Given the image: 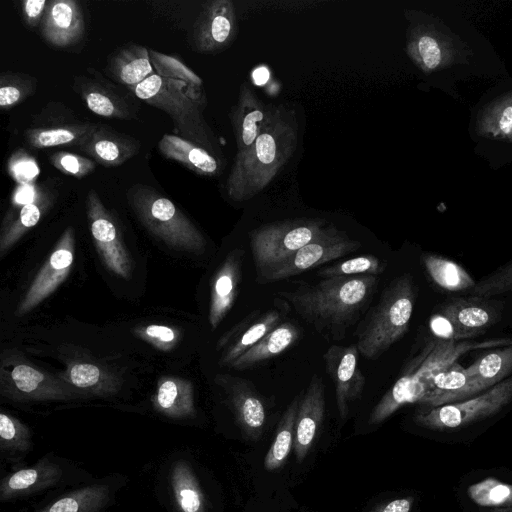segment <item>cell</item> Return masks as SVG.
I'll return each mask as SVG.
<instances>
[{"label": "cell", "instance_id": "1", "mask_svg": "<svg viewBox=\"0 0 512 512\" xmlns=\"http://www.w3.org/2000/svg\"><path fill=\"white\" fill-rule=\"evenodd\" d=\"M377 284L375 275L324 278L280 295L317 332L341 339L368 307Z\"/></svg>", "mask_w": 512, "mask_h": 512}, {"label": "cell", "instance_id": "2", "mask_svg": "<svg viewBox=\"0 0 512 512\" xmlns=\"http://www.w3.org/2000/svg\"><path fill=\"white\" fill-rule=\"evenodd\" d=\"M296 126L275 109L255 142L238 152L227 180V194L236 201L245 200L267 185L293 153Z\"/></svg>", "mask_w": 512, "mask_h": 512}, {"label": "cell", "instance_id": "3", "mask_svg": "<svg viewBox=\"0 0 512 512\" xmlns=\"http://www.w3.org/2000/svg\"><path fill=\"white\" fill-rule=\"evenodd\" d=\"M512 344V339L497 338L481 342L440 340L418 358L384 394L369 416V424H378L391 416L401 406L419 403L431 379L448 369L469 351L481 348L504 347Z\"/></svg>", "mask_w": 512, "mask_h": 512}, {"label": "cell", "instance_id": "4", "mask_svg": "<svg viewBox=\"0 0 512 512\" xmlns=\"http://www.w3.org/2000/svg\"><path fill=\"white\" fill-rule=\"evenodd\" d=\"M415 299L416 286L408 273L394 278L383 289L357 329L356 345L361 356L375 360L405 335Z\"/></svg>", "mask_w": 512, "mask_h": 512}, {"label": "cell", "instance_id": "5", "mask_svg": "<svg viewBox=\"0 0 512 512\" xmlns=\"http://www.w3.org/2000/svg\"><path fill=\"white\" fill-rule=\"evenodd\" d=\"M129 89L137 98L167 113L181 137L215 152L203 117L205 101L200 88L154 73Z\"/></svg>", "mask_w": 512, "mask_h": 512}, {"label": "cell", "instance_id": "6", "mask_svg": "<svg viewBox=\"0 0 512 512\" xmlns=\"http://www.w3.org/2000/svg\"><path fill=\"white\" fill-rule=\"evenodd\" d=\"M127 198L141 223L166 245L203 252L206 241L202 233L169 198L143 185L131 187Z\"/></svg>", "mask_w": 512, "mask_h": 512}, {"label": "cell", "instance_id": "7", "mask_svg": "<svg viewBox=\"0 0 512 512\" xmlns=\"http://www.w3.org/2000/svg\"><path fill=\"white\" fill-rule=\"evenodd\" d=\"M92 479L79 465L47 453L32 465L19 466L2 477L0 502L23 500L52 489L76 487Z\"/></svg>", "mask_w": 512, "mask_h": 512}, {"label": "cell", "instance_id": "8", "mask_svg": "<svg viewBox=\"0 0 512 512\" xmlns=\"http://www.w3.org/2000/svg\"><path fill=\"white\" fill-rule=\"evenodd\" d=\"M157 497L166 512H209L210 501L188 454L170 455L158 471Z\"/></svg>", "mask_w": 512, "mask_h": 512}, {"label": "cell", "instance_id": "9", "mask_svg": "<svg viewBox=\"0 0 512 512\" xmlns=\"http://www.w3.org/2000/svg\"><path fill=\"white\" fill-rule=\"evenodd\" d=\"M512 401V376L470 399L417 413L414 421L432 430L456 429L498 413Z\"/></svg>", "mask_w": 512, "mask_h": 512}, {"label": "cell", "instance_id": "10", "mask_svg": "<svg viewBox=\"0 0 512 512\" xmlns=\"http://www.w3.org/2000/svg\"><path fill=\"white\" fill-rule=\"evenodd\" d=\"M326 230L317 221L277 223L255 230L250 236V248L257 274L291 256Z\"/></svg>", "mask_w": 512, "mask_h": 512}, {"label": "cell", "instance_id": "11", "mask_svg": "<svg viewBox=\"0 0 512 512\" xmlns=\"http://www.w3.org/2000/svg\"><path fill=\"white\" fill-rule=\"evenodd\" d=\"M360 245V242L345 237L334 228H327L310 243L258 276L265 281H277L296 276L306 270L342 258L357 250Z\"/></svg>", "mask_w": 512, "mask_h": 512}, {"label": "cell", "instance_id": "12", "mask_svg": "<svg viewBox=\"0 0 512 512\" xmlns=\"http://www.w3.org/2000/svg\"><path fill=\"white\" fill-rule=\"evenodd\" d=\"M1 392L15 401L68 400L77 396V390L66 381H61L18 362L1 367Z\"/></svg>", "mask_w": 512, "mask_h": 512}, {"label": "cell", "instance_id": "13", "mask_svg": "<svg viewBox=\"0 0 512 512\" xmlns=\"http://www.w3.org/2000/svg\"><path fill=\"white\" fill-rule=\"evenodd\" d=\"M86 212L92 238L103 263L117 276L129 279L131 257L113 216L93 189L87 194Z\"/></svg>", "mask_w": 512, "mask_h": 512}, {"label": "cell", "instance_id": "14", "mask_svg": "<svg viewBox=\"0 0 512 512\" xmlns=\"http://www.w3.org/2000/svg\"><path fill=\"white\" fill-rule=\"evenodd\" d=\"M126 476L113 473L73 487L35 512H114Z\"/></svg>", "mask_w": 512, "mask_h": 512}, {"label": "cell", "instance_id": "15", "mask_svg": "<svg viewBox=\"0 0 512 512\" xmlns=\"http://www.w3.org/2000/svg\"><path fill=\"white\" fill-rule=\"evenodd\" d=\"M74 248V230L68 227L22 298L16 311L17 316L33 310L67 278L74 262Z\"/></svg>", "mask_w": 512, "mask_h": 512}, {"label": "cell", "instance_id": "16", "mask_svg": "<svg viewBox=\"0 0 512 512\" xmlns=\"http://www.w3.org/2000/svg\"><path fill=\"white\" fill-rule=\"evenodd\" d=\"M215 382L224 390L228 406L243 437L258 441L263 434L266 410L254 384L231 375H218Z\"/></svg>", "mask_w": 512, "mask_h": 512}, {"label": "cell", "instance_id": "17", "mask_svg": "<svg viewBox=\"0 0 512 512\" xmlns=\"http://www.w3.org/2000/svg\"><path fill=\"white\" fill-rule=\"evenodd\" d=\"M408 51L424 71L432 72L448 67L465 56L455 36L437 24H421L412 32Z\"/></svg>", "mask_w": 512, "mask_h": 512}, {"label": "cell", "instance_id": "18", "mask_svg": "<svg viewBox=\"0 0 512 512\" xmlns=\"http://www.w3.org/2000/svg\"><path fill=\"white\" fill-rule=\"evenodd\" d=\"M359 350L355 344L332 345L323 354L325 370L335 385L339 415L345 418L349 404L357 400L365 386V377L358 366Z\"/></svg>", "mask_w": 512, "mask_h": 512}, {"label": "cell", "instance_id": "19", "mask_svg": "<svg viewBox=\"0 0 512 512\" xmlns=\"http://www.w3.org/2000/svg\"><path fill=\"white\" fill-rule=\"evenodd\" d=\"M40 32L50 45L67 48L79 43L85 33L84 14L76 0L48 2L40 24Z\"/></svg>", "mask_w": 512, "mask_h": 512}, {"label": "cell", "instance_id": "20", "mask_svg": "<svg viewBox=\"0 0 512 512\" xmlns=\"http://www.w3.org/2000/svg\"><path fill=\"white\" fill-rule=\"evenodd\" d=\"M280 321L281 313L276 309L251 312L219 341L223 349L219 364L231 367L242 354L279 325Z\"/></svg>", "mask_w": 512, "mask_h": 512}, {"label": "cell", "instance_id": "21", "mask_svg": "<svg viewBox=\"0 0 512 512\" xmlns=\"http://www.w3.org/2000/svg\"><path fill=\"white\" fill-rule=\"evenodd\" d=\"M324 384L318 374H313L299 401L295 423L293 452L297 462H302L312 448L325 415Z\"/></svg>", "mask_w": 512, "mask_h": 512}, {"label": "cell", "instance_id": "22", "mask_svg": "<svg viewBox=\"0 0 512 512\" xmlns=\"http://www.w3.org/2000/svg\"><path fill=\"white\" fill-rule=\"evenodd\" d=\"M234 10L227 0L207 2L194 26L193 40L200 52H212L224 48L232 39Z\"/></svg>", "mask_w": 512, "mask_h": 512}, {"label": "cell", "instance_id": "23", "mask_svg": "<svg viewBox=\"0 0 512 512\" xmlns=\"http://www.w3.org/2000/svg\"><path fill=\"white\" fill-rule=\"evenodd\" d=\"M439 312L452 323L459 341L479 335L500 319L495 306L476 296L452 299Z\"/></svg>", "mask_w": 512, "mask_h": 512}, {"label": "cell", "instance_id": "24", "mask_svg": "<svg viewBox=\"0 0 512 512\" xmlns=\"http://www.w3.org/2000/svg\"><path fill=\"white\" fill-rule=\"evenodd\" d=\"M484 391L458 363L434 376L419 402L429 408L461 402Z\"/></svg>", "mask_w": 512, "mask_h": 512}, {"label": "cell", "instance_id": "25", "mask_svg": "<svg viewBox=\"0 0 512 512\" xmlns=\"http://www.w3.org/2000/svg\"><path fill=\"white\" fill-rule=\"evenodd\" d=\"M243 251L235 249L227 255L216 272L211 287L209 322L215 329L232 308L241 280Z\"/></svg>", "mask_w": 512, "mask_h": 512}, {"label": "cell", "instance_id": "26", "mask_svg": "<svg viewBox=\"0 0 512 512\" xmlns=\"http://www.w3.org/2000/svg\"><path fill=\"white\" fill-rule=\"evenodd\" d=\"M139 148L140 144L136 139L99 124L80 147L93 160L104 166L123 164L136 155Z\"/></svg>", "mask_w": 512, "mask_h": 512}, {"label": "cell", "instance_id": "27", "mask_svg": "<svg viewBox=\"0 0 512 512\" xmlns=\"http://www.w3.org/2000/svg\"><path fill=\"white\" fill-rule=\"evenodd\" d=\"M73 89L80 95L88 109L96 115L119 119L134 116L133 106L102 80L79 76L74 80Z\"/></svg>", "mask_w": 512, "mask_h": 512}, {"label": "cell", "instance_id": "28", "mask_svg": "<svg viewBox=\"0 0 512 512\" xmlns=\"http://www.w3.org/2000/svg\"><path fill=\"white\" fill-rule=\"evenodd\" d=\"M152 403L157 412L171 419H192L197 414L193 384L187 379L160 378Z\"/></svg>", "mask_w": 512, "mask_h": 512}, {"label": "cell", "instance_id": "29", "mask_svg": "<svg viewBox=\"0 0 512 512\" xmlns=\"http://www.w3.org/2000/svg\"><path fill=\"white\" fill-rule=\"evenodd\" d=\"M54 199L55 195L52 191L39 189L32 201L20 206L17 212L11 211L7 214L0 234L1 257L39 222L43 214L52 206Z\"/></svg>", "mask_w": 512, "mask_h": 512}, {"label": "cell", "instance_id": "30", "mask_svg": "<svg viewBox=\"0 0 512 512\" xmlns=\"http://www.w3.org/2000/svg\"><path fill=\"white\" fill-rule=\"evenodd\" d=\"M274 112L275 110L265 107L256 99L254 93L244 86L232 118L238 152L247 149L255 142Z\"/></svg>", "mask_w": 512, "mask_h": 512}, {"label": "cell", "instance_id": "31", "mask_svg": "<svg viewBox=\"0 0 512 512\" xmlns=\"http://www.w3.org/2000/svg\"><path fill=\"white\" fill-rule=\"evenodd\" d=\"M160 153L199 175H215L219 171L217 159L205 148L179 135L165 134L158 143Z\"/></svg>", "mask_w": 512, "mask_h": 512}, {"label": "cell", "instance_id": "32", "mask_svg": "<svg viewBox=\"0 0 512 512\" xmlns=\"http://www.w3.org/2000/svg\"><path fill=\"white\" fill-rule=\"evenodd\" d=\"M107 71L114 80L128 88L138 85L155 73L149 50L137 44L118 50L108 61Z\"/></svg>", "mask_w": 512, "mask_h": 512}, {"label": "cell", "instance_id": "33", "mask_svg": "<svg viewBox=\"0 0 512 512\" xmlns=\"http://www.w3.org/2000/svg\"><path fill=\"white\" fill-rule=\"evenodd\" d=\"M97 125L90 122H74L37 126L27 129L24 136L28 145L35 149L55 146H77L80 148Z\"/></svg>", "mask_w": 512, "mask_h": 512}, {"label": "cell", "instance_id": "34", "mask_svg": "<svg viewBox=\"0 0 512 512\" xmlns=\"http://www.w3.org/2000/svg\"><path fill=\"white\" fill-rule=\"evenodd\" d=\"M299 336V330L294 323L281 322L242 354L231 367L243 370L259 365L287 350L298 340Z\"/></svg>", "mask_w": 512, "mask_h": 512}, {"label": "cell", "instance_id": "35", "mask_svg": "<svg viewBox=\"0 0 512 512\" xmlns=\"http://www.w3.org/2000/svg\"><path fill=\"white\" fill-rule=\"evenodd\" d=\"M31 429L18 418L2 411L0 413V456L14 467L33 450Z\"/></svg>", "mask_w": 512, "mask_h": 512}, {"label": "cell", "instance_id": "36", "mask_svg": "<svg viewBox=\"0 0 512 512\" xmlns=\"http://www.w3.org/2000/svg\"><path fill=\"white\" fill-rule=\"evenodd\" d=\"M484 391L507 379L512 373V344L496 349L465 368Z\"/></svg>", "mask_w": 512, "mask_h": 512}, {"label": "cell", "instance_id": "37", "mask_svg": "<svg viewBox=\"0 0 512 512\" xmlns=\"http://www.w3.org/2000/svg\"><path fill=\"white\" fill-rule=\"evenodd\" d=\"M476 128L483 137L501 139L512 136V91L494 99L480 111Z\"/></svg>", "mask_w": 512, "mask_h": 512}, {"label": "cell", "instance_id": "38", "mask_svg": "<svg viewBox=\"0 0 512 512\" xmlns=\"http://www.w3.org/2000/svg\"><path fill=\"white\" fill-rule=\"evenodd\" d=\"M65 381L73 387L96 395H111L119 388V382L112 374L95 364L85 362L69 365Z\"/></svg>", "mask_w": 512, "mask_h": 512}, {"label": "cell", "instance_id": "39", "mask_svg": "<svg viewBox=\"0 0 512 512\" xmlns=\"http://www.w3.org/2000/svg\"><path fill=\"white\" fill-rule=\"evenodd\" d=\"M424 266L432 280L448 291L470 290L475 281L471 275L456 262L435 254H424Z\"/></svg>", "mask_w": 512, "mask_h": 512}, {"label": "cell", "instance_id": "40", "mask_svg": "<svg viewBox=\"0 0 512 512\" xmlns=\"http://www.w3.org/2000/svg\"><path fill=\"white\" fill-rule=\"evenodd\" d=\"M299 401L298 398H295L279 421L275 438L264 458V468L267 471L280 468L293 449Z\"/></svg>", "mask_w": 512, "mask_h": 512}, {"label": "cell", "instance_id": "41", "mask_svg": "<svg viewBox=\"0 0 512 512\" xmlns=\"http://www.w3.org/2000/svg\"><path fill=\"white\" fill-rule=\"evenodd\" d=\"M469 498L481 507H512V484L485 478L468 487Z\"/></svg>", "mask_w": 512, "mask_h": 512}, {"label": "cell", "instance_id": "42", "mask_svg": "<svg viewBox=\"0 0 512 512\" xmlns=\"http://www.w3.org/2000/svg\"><path fill=\"white\" fill-rule=\"evenodd\" d=\"M37 81L34 77L6 71L0 76V107L10 109L35 92Z\"/></svg>", "mask_w": 512, "mask_h": 512}, {"label": "cell", "instance_id": "43", "mask_svg": "<svg viewBox=\"0 0 512 512\" xmlns=\"http://www.w3.org/2000/svg\"><path fill=\"white\" fill-rule=\"evenodd\" d=\"M386 268V263L373 255H363L326 266L318 271L324 278L347 277L358 275H380Z\"/></svg>", "mask_w": 512, "mask_h": 512}, {"label": "cell", "instance_id": "44", "mask_svg": "<svg viewBox=\"0 0 512 512\" xmlns=\"http://www.w3.org/2000/svg\"><path fill=\"white\" fill-rule=\"evenodd\" d=\"M151 64L156 74L162 77L181 80L201 88L202 80L179 57L149 50Z\"/></svg>", "mask_w": 512, "mask_h": 512}, {"label": "cell", "instance_id": "45", "mask_svg": "<svg viewBox=\"0 0 512 512\" xmlns=\"http://www.w3.org/2000/svg\"><path fill=\"white\" fill-rule=\"evenodd\" d=\"M512 290V261L476 282L468 290L469 294L476 297L488 298Z\"/></svg>", "mask_w": 512, "mask_h": 512}, {"label": "cell", "instance_id": "46", "mask_svg": "<svg viewBox=\"0 0 512 512\" xmlns=\"http://www.w3.org/2000/svg\"><path fill=\"white\" fill-rule=\"evenodd\" d=\"M49 161L60 172L79 179L95 170L93 160L67 151L53 153Z\"/></svg>", "mask_w": 512, "mask_h": 512}, {"label": "cell", "instance_id": "47", "mask_svg": "<svg viewBox=\"0 0 512 512\" xmlns=\"http://www.w3.org/2000/svg\"><path fill=\"white\" fill-rule=\"evenodd\" d=\"M7 171L19 185H32L40 173L35 158L23 149L10 156Z\"/></svg>", "mask_w": 512, "mask_h": 512}, {"label": "cell", "instance_id": "48", "mask_svg": "<svg viewBox=\"0 0 512 512\" xmlns=\"http://www.w3.org/2000/svg\"><path fill=\"white\" fill-rule=\"evenodd\" d=\"M137 334L144 340L162 350L172 349L179 337L178 331L175 329L158 324H150L137 330Z\"/></svg>", "mask_w": 512, "mask_h": 512}, {"label": "cell", "instance_id": "49", "mask_svg": "<svg viewBox=\"0 0 512 512\" xmlns=\"http://www.w3.org/2000/svg\"><path fill=\"white\" fill-rule=\"evenodd\" d=\"M48 2L46 0H25L21 3L26 25L36 27L41 24Z\"/></svg>", "mask_w": 512, "mask_h": 512}, {"label": "cell", "instance_id": "50", "mask_svg": "<svg viewBox=\"0 0 512 512\" xmlns=\"http://www.w3.org/2000/svg\"><path fill=\"white\" fill-rule=\"evenodd\" d=\"M414 498L404 497L391 500L389 502L376 506L370 512H411Z\"/></svg>", "mask_w": 512, "mask_h": 512}, {"label": "cell", "instance_id": "51", "mask_svg": "<svg viewBox=\"0 0 512 512\" xmlns=\"http://www.w3.org/2000/svg\"><path fill=\"white\" fill-rule=\"evenodd\" d=\"M252 77L256 85H264L269 79V71L265 67H259L253 71Z\"/></svg>", "mask_w": 512, "mask_h": 512}, {"label": "cell", "instance_id": "52", "mask_svg": "<svg viewBox=\"0 0 512 512\" xmlns=\"http://www.w3.org/2000/svg\"><path fill=\"white\" fill-rule=\"evenodd\" d=\"M493 512H512V508L497 509Z\"/></svg>", "mask_w": 512, "mask_h": 512}, {"label": "cell", "instance_id": "53", "mask_svg": "<svg viewBox=\"0 0 512 512\" xmlns=\"http://www.w3.org/2000/svg\"><path fill=\"white\" fill-rule=\"evenodd\" d=\"M510 140L512 141V136L510 137Z\"/></svg>", "mask_w": 512, "mask_h": 512}]
</instances>
